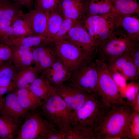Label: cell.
Listing matches in <instances>:
<instances>
[{"mask_svg":"<svg viewBox=\"0 0 139 139\" xmlns=\"http://www.w3.org/2000/svg\"><path fill=\"white\" fill-rule=\"evenodd\" d=\"M133 111L126 102L112 108L94 131L97 139H128V124Z\"/></svg>","mask_w":139,"mask_h":139,"instance_id":"obj_1","label":"cell"},{"mask_svg":"<svg viewBox=\"0 0 139 139\" xmlns=\"http://www.w3.org/2000/svg\"><path fill=\"white\" fill-rule=\"evenodd\" d=\"M105 106L98 97L91 95L72 114L71 126H79L94 131L112 109Z\"/></svg>","mask_w":139,"mask_h":139,"instance_id":"obj_2","label":"cell"},{"mask_svg":"<svg viewBox=\"0 0 139 139\" xmlns=\"http://www.w3.org/2000/svg\"><path fill=\"white\" fill-rule=\"evenodd\" d=\"M96 63L98 74V94L100 101L105 106L111 108L125 103L107 64L98 58Z\"/></svg>","mask_w":139,"mask_h":139,"instance_id":"obj_3","label":"cell"},{"mask_svg":"<svg viewBox=\"0 0 139 139\" xmlns=\"http://www.w3.org/2000/svg\"><path fill=\"white\" fill-rule=\"evenodd\" d=\"M39 108L42 115L57 129L65 130L71 126L72 112L56 92L44 100Z\"/></svg>","mask_w":139,"mask_h":139,"instance_id":"obj_4","label":"cell"},{"mask_svg":"<svg viewBox=\"0 0 139 139\" xmlns=\"http://www.w3.org/2000/svg\"><path fill=\"white\" fill-rule=\"evenodd\" d=\"M136 41L131 39L123 29L119 27L96 47V53L99 58L108 63L129 51Z\"/></svg>","mask_w":139,"mask_h":139,"instance_id":"obj_5","label":"cell"},{"mask_svg":"<svg viewBox=\"0 0 139 139\" xmlns=\"http://www.w3.org/2000/svg\"><path fill=\"white\" fill-rule=\"evenodd\" d=\"M96 59V57L94 56L86 59L71 73L67 81L98 97V74Z\"/></svg>","mask_w":139,"mask_h":139,"instance_id":"obj_6","label":"cell"},{"mask_svg":"<svg viewBox=\"0 0 139 139\" xmlns=\"http://www.w3.org/2000/svg\"><path fill=\"white\" fill-rule=\"evenodd\" d=\"M38 109L30 111L22 124L15 139H47L49 133L56 128Z\"/></svg>","mask_w":139,"mask_h":139,"instance_id":"obj_7","label":"cell"},{"mask_svg":"<svg viewBox=\"0 0 139 139\" xmlns=\"http://www.w3.org/2000/svg\"><path fill=\"white\" fill-rule=\"evenodd\" d=\"M53 42L54 43L53 48L58 58L71 73L86 59L92 56L66 40L62 39Z\"/></svg>","mask_w":139,"mask_h":139,"instance_id":"obj_8","label":"cell"},{"mask_svg":"<svg viewBox=\"0 0 139 139\" xmlns=\"http://www.w3.org/2000/svg\"><path fill=\"white\" fill-rule=\"evenodd\" d=\"M55 87V92L62 98L71 110L72 114L93 95L68 81Z\"/></svg>","mask_w":139,"mask_h":139,"instance_id":"obj_9","label":"cell"},{"mask_svg":"<svg viewBox=\"0 0 139 139\" xmlns=\"http://www.w3.org/2000/svg\"><path fill=\"white\" fill-rule=\"evenodd\" d=\"M119 15L111 10L98 19L95 25L93 40L96 47L119 27Z\"/></svg>","mask_w":139,"mask_h":139,"instance_id":"obj_10","label":"cell"},{"mask_svg":"<svg viewBox=\"0 0 139 139\" xmlns=\"http://www.w3.org/2000/svg\"><path fill=\"white\" fill-rule=\"evenodd\" d=\"M8 93L0 101V115L7 116L22 124L30 111L27 110L22 106L18 99L16 92Z\"/></svg>","mask_w":139,"mask_h":139,"instance_id":"obj_11","label":"cell"},{"mask_svg":"<svg viewBox=\"0 0 139 139\" xmlns=\"http://www.w3.org/2000/svg\"><path fill=\"white\" fill-rule=\"evenodd\" d=\"M63 39L70 41L89 55L95 53L96 46L79 21Z\"/></svg>","mask_w":139,"mask_h":139,"instance_id":"obj_12","label":"cell"},{"mask_svg":"<svg viewBox=\"0 0 139 139\" xmlns=\"http://www.w3.org/2000/svg\"><path fill=\"white\" fill-rule=\"evenodd\" d=\"M107 64L121 74L126 80L134 81L138 79L139 72L134 63L129 51Z\"/></svg>","mask_w":139,"mask_h":139,"instance_id":"obj_13","label":"cell"},{"mask_svg":"<svg viewBox=\"0 0 139 139\" xmlns=\"http://www.w3.org/2000/svg\"><path fill=\"white\" fill-rule=\"evenodd\" d=\"M48 16L44 12L34 8L27 13H23L21 18L34 35L46 36Z\"/></svg>","mask_w":139,"mask_h":139,"instance_id":"obj_14","label":"cell"},{"mask_svg":"<svg viewBox=\"0 0 139 139\" xmlns=\"http://www.w3.org/2000/svg\"><path fill=\"white\" fill-rule=\"evenodd\" d=\"M34 63L40 73L46 70L58 58L54 48L46 45L33 48Z\"/></svg>","mask_w":139,"mask_h":139,"instance_id":"obj_15","label":"cell"},{"mask_svg":"<svg viewBox=\"0 0 139 139\" xmlns=\"http://www.w3.org/2000/svg\"><path fill=\"white\" fill-rule=\"evenodd\" d=\"M40 73L35 66H31L18 70L13 79L8 92L29 88L34 80L39 76Z\"/></svg>","mask_w":139,"mask_h":139,"instance_id":"obj_16","label":"cell"},{"mask_svg":"<svg viewBox=\"0 0 139 139\" xmlns=\"http://www.w3.org/2000/svg\"><path fill=\"white\" fill-rule=\"evenodd\" d=\"M41 74V76L55 87L67 81L71 73L58 58L51 66Z\"/></svg>","mask_w":139,"mask_h":139,"instance_id":"obj_17","label":"cell"},{"mask_svg":"<svg viewBox=\"0 0 139 139\" xmlns=\"http://www.w3.org/2000/svg\"><path fill=\"white\" fill-rule=\"evenodd\" d=\"M11 60L18 70L31 66L34 63L33 48L18 45H10Z\"/></svg>","mask_w":139,"mask_h":139,"instance_id":"obj_18","label":"cell"},{"mask_svg":"<svg viewBox=\"0 0 139 139\" xmlns=\"http://www.w3.org/2000/svg\"><path fill=\"white\" fill-rule=\"evenodd\" d=\"M58 11L64 18L79 21L84 15L82 1L58 0Z\"/></svg>","mask_w":139,"mask_h":139,"instance_id":"obj_19","label":"cell"},{"mask_svg":"<svg viewBox=\"0 0 139 139\" xmlns=\"http://www.w3.org/2000/svg\"><path fill=\"white\" fill-rule=\"evenodd\" d=\"M21 6L11 0H0V20L12 22L21 18Z\"/></svg>","mask_w":139,"mask_h":139,"instance_id":"obj_20","label":"cell"},{"mask_svg":"<svg viewBox=\"0 0 139 139\" xmlns=\"http://www.w3.org/2000/svg\"><path fill=\"white\" fill-rule=\"evenodd\" d=\"M84 15L100 16L111 10V0H83Z\"/></svg>","mask_w":139,"mask_h":139,"instance_id":"obj_21","label":"cell"},{"mask_svg":"<svg viewBox=\"0 0 139 139\" xmlns=\"http://www.w3.org/2000/svg\"><path fill=\"white\" fill-rule=\"evenodd\" d=\"M16 92L19 102L23 107L29 111L39 109L43 101L34 94L29 88L18 90Z\"/></svg>","mask_w":139,"mask_h":139,"instance_id":"obj_22","label":"cell"},{"mask_svg":"<svg viewBox=\"0 0 139 139\" xmlns=\"http://www.w3.org/2000/svg\"><path fill=\"white\" fill-rule=\"evenodd\" d=\"M135 15H119V27L132 39L139 41V19Z\"/></svg>","mask_w":139,"mask_h":139,"instance_id":"obj_23","label":"cell"},{"mask_svg":"<svg viewBox=\"0 0 139 139\" xmlns=\"http://www.w3.org/2000/svg\"><path fill=\"white\" fill-rule=\"evenodd\" d=\"M137 0H111V10L119 15L139 14Z\"/></svg>","mask_w":139,"mask_h":139,"instance_id":"obj_24","label":"cell"},{"mask_svg":"<svg viewBox=\"0 0 139 139\" xmlns=\"http://www.w3.org/2000/svg\"><path fill=\"white\" fill-rule=\"evenodd\" d=\"M29 88L34 94L43 101L55 92L56 91L54 86L41 76L34 80Z\"/></svg>","mask_w":139,"mask_h":139,"instance_id":"obj_25","label":"cell"},{"mask_svg":"<svg viewBox=\"0 0 139 139\" xmlns=\"http://www.w3.org/2000/svg\"><path fill=\"white\" fill-rule=\"evenodd\" d=\"M22 124L10 117L0 115V139H15Z\"/></svg>","mask_w":139,"mask_h":139,"instance_id":"obj_26","label":"cell"},{"mask_svg":"<svg viewBox=\"0 0 139 139\" xmlns=\"http://www.w3.org/2000/svg\"><path fill=\"white\" fill-rule=\"evenodd\" d=\"M49 43L50 40L45 36L32 35L15 38L8 45L21 46L33 48L46 45Z\"/></svg>","mask_w":139,"mask_h":139,"instance_id":"obj_27","label":"cell"},{"mask_svg":"<svg viewBox=\"0 0 139 139\" xmlns=\"http://www.w3.org/2000/svg\"><path fill=\"white\" fill-rule=\"evenodd\" d=\"M17 71L11 60L0 64V86L8 88L9 91L13 79Z\"/></svg>","mask_w":139,"mask_h":139,"instance_id":"obj_28","label":"cell"},{"mask_svg":"<svg viewBox=\"0 0 139 139\" xmlns=\"http://www.w3.org/2000/svg\"><path fill=\"white\" fill-rule=\"evenodd\" d=\"M66 133V139H97L93 130L79 126H71L64 130Z\"/></svg>","mask_w":139,"mask_h":139,"instance_id":"obj_29","label":"cell"},{"mask_svg":"<svg viewBox=\"0 0 139 139\" xmlns=\"http://www.w3.org/2000/svg\"><path fill=\"white\" fill-rule=\"evenodd\" d=\"M63 18L57 10L49 15L46 36L51 43L52 42L53 38L58 31Z\"/></svg>","mask_w":139,"mask_h":139,"instance_id":"obj_30","label":"cell"},{"mask_svg":"<svg viewBox=\"0 0 139 139\" xmlns=\"http://www.w3.org/2000/svg\"><path fill=\"white\" fill-rule=\"evenodd\" d=\"M11 26L12 29L13 40L16 38L34 35L21 18H18L12 21Z\"/></svg>","mask_w":139,"mask_h":139,"instance_id":"obj_31","label":"cell"},{"mask_svg":"<svg viewBox=\"0 0 139 139\" xmlns=\"http://www.w3.org/2000/svg\"><path fill=\"white\" fill-rule=\"evenodd\" d=\"M128 139H139V112L133 111L128 126Z\"/></svg>","mask_w":139,"mask_h":139,"instance_id":"obj_32","label":"cell"},{"mask_svg":"<svg viewBox=\"0 0 139 139\" xmlns=\"http://www.w3.org/2000/svg\"><path fill=\"white\" fill-rule=\"evenodd\" d=\"M58 2V0H34L33 6L49 15L57 10Z\"/></svg>","mask_w":139,"mask_h":139,"instance_id":"obj_33","label":"cell"},{"mask_svg":"<svg viewBox=\"0 0 139 139\" xmlns=\"http://www.w3.org/2000/svg\"><path fill=\"white\" fill-rule=\"evenodd\" d=\"M12 22L0 20V44L8 45L13 39Z\"/></svg>","mask_w":139,"mask_h":139,"instance_id":"obj_34","label":"cell"},{"mask_svg":"<svg viewBox=\"0 0 139 139\" xmlns=\"http://www.w3.org/2000/svg\"><path fill=\"white\" fill-rule=\"evenodd\" d=\"M78 21L64 18L58 31L53 38L52 42L64 39Z\"/></svg>","mask_w":139,"mask_h":139,"instance_id":"obj_35","label":"cell"},{"mask_svg":"<svg viewBox=\"0 0 139 139\" xmlns=\"http://www.w3.org/2000/svg\"><path fill=\"white\" fill-rule=\"evenodd\" d=\"M100 16L95 15H85L79 21L88 33L93 42L94 37L95 24Z\"/></svg>","mask_w":139,"mask_h":139,"instance_id":"obj_36","label":"cell"},{"mask_svg":"<svg viewBox=\"0 0 139 139\" xmlns=\"http://www.w3.org/2000/svg\"><path fill=\"white\" fill-rule=\"evenodd\" d=\"M139 93L138 84L136 83L129 84L126 85L123 94V97L126 99V103L131 106Z\"/></svg>","mask_w":139,"mask_h":139,"instance_id":"obj_37","label":"cell"},{"mask_svg":"<svg viewBox=\"0 0 139 139\" xmlns=\"http://www.w3.org/2000/svg\"><path fill=\"white\" fill-rule=\"evenodd\" d=\"M11 48L9 46L0 44V65L11 60Z\"/></svg>","mask_w":139,"mask_h":139,"instance_id":"obj_38","label":"cell"},{"mask_svg":"<svg viewBox=\"0 0 139 139\" xmlns=\"http://www.w3.org/2000/svg\"><path fill=\"white\" fill-rule=\"evenodd\" d=\"M129 53L137 70L139 72V41H136L134 42L129 50Z\"/></svg>","mask_w":139,"mask_h":139,"instance_id":"obj_39","label":"cell"},{"mask_svg":"<svg viewBox=\"0 0 139 139\" xmlns=\"http://www.w3.org/2000/svg\"><path fill=\"white\" fill-rule=\"evenodd\" d=\"M66 137L65 131L56 128L49 133L47 139H66Z\"/></svg>","mask_w":139,"mask_h":139,"instance_id":"obj_40","label":"cell"},{"mask_svg":"<svg viewBox=\"0 0 139 139\" xmlns=\"http://www.w3.org/2000/svg\"><path fill=\"white\" fill-rule=\"evenodd\" d=\"M22 5L27 8L29 11L33 9L34 0H20Z\"/></svg>","mask_w":139,"mask_h":139,"instance_id":"obj_41","label":"cell"},{"mask_svg":"<svg viewBox=\"0 0 139 139\" xmlns=\"http://www.w3.org/2000/svg\"><path fill=\"white\" fill-rule=\"evenodd\" d=\"M131 106L134 111L139 112V93L137 94L135 100L131 104Z\"/></svg>","mask_w":139,"mask_h":139,"instance_id":"obj_42","label":"cell"},{"mask_svg":"<svg viewBox=\"0 0 139 139\" xmlns=\"http://www.w3.org/2000/svg\"><path fill=\"white\" fill-rule=\"evenodd\" d=\"M7 91L8 89L7 88L0 86V100L3 97V95Z\"/></svg>","mask_w":139,"mask_h":139,"instance_id":"obj_43","label":"cell"},{"mask_svg":"<svg viewBox=\"0 0 139 139\" xmlns=\"http://www.w3.org/2000/svg\"><path fill=\"white\" fill-rule=\"evenodd\" d=\"M11 0L12 1L15 3H18L22 5L21 3L20 0Z\"/></svg>","mask_w":139,"mask_h":139,"instance_id":"obj_44","label":"cell"},{"mask_svg":"<svg viewBox=\"0 0 139 139\" xmlns=\"http://www.w3.org/2000/svg\"><path fill=\"white\" fill-rule=\"evenodd\" d=\"M78 0L80 1H83V0Z\"/></svg>","mask_w":139,"mask_h":139,"instance_id":"obj_45","label":"cell"},{"mask_svg":"<svg viewBox=\"0 0 139 139\" xmlns=\"http://www.w3.org/2000/svg\"></svg>","mask_w":139,"mask_h":139,"instance_id":"obj_46","label":"cell"}]
</instances>
